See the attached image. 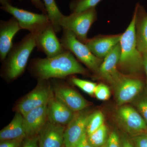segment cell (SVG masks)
Listing matches in <instances>:
<instances>
[{
  "instance_id": "obj_31",
  "label": "cell",
  "mask_w": 147,
  "mask_h": 147,
  "mask_svg": "<svg viewBox=\"0 0 147 147\" xmlns=\"http://www.w3.org/2000/svg\"><path fill=\"white\" fill-rule=\"evenodd\" d=\"M22 139L6 140L2 141L0 147H20Z\"/></svg>"
},
{
  "instance_id": "obj_15",
  "label": "cell",
  "mask_w": 147,
  "mask_h": 147,
  "mask_svg": "<svg viewBox=\"0 0 147 147\" xmlns=\"http://www.w3.org/2000/svg\"><path fill=\"white\" fill-rule=\"evenodd\" d=\"M21 30L18 21L13 17L8 21H0V59L2 62L13 46V37Z\"/></svg>"
},
{
  "instance_id": "obj_18",
  "label": "cell",
  "mask_w": 147,
  "mask_h": 147,
  "mask_svg": "<svg viewBox=\"0 0 147 147\" xmlns=\"http://www.w3.org/2000/svg\"><path fill=\"white\" fill-rule=\"evenodd\" d=\"M24 118V129L27 137L34 136L41 130L47 122V105L31 110Z\"/></svg>"
},
{
  "instance_id": "obj_34",
  "label": "cell",
  "mask_w": 147,
  "mask_h": 147,
  "mask_svg": "<svg viewBox=\"0 0 147 147\" xmlns=\"http://www.w3.org/2000/svg\"><path fill=\"white\" fill-rule=\"evenodd\" d=\"M121 142L122 147H135L131 142L126 137H122Z\"/></svg>"
},
{
  "instance_id": "obj_2",
  "label": "cell",
  "mask_w": 147,
  "mask_h": 147,
  "mask_svg": "<svg viewBox=\"0 0 147 147\" xmlns=\"http://www.w3.org/2000/svg\"><path fill=\"white\" fill-rule=\"evenodd\" d=\"M136 10L127 28L122 34L120 55L118 68L126 76L135 77L142 73L144 68L143 55L138 50L136 37Z\"/></svg>"
},
{
  "instance_id": "obj_17",
  "label": "cell",
  "mask_w": 147,
  "mask_h": 147,
  "mask_svg": "<svg viewBox=\"0 0 147 147\" xmlns=\"http://www.w3.org/2000/svg\"><path fill=\"white\" fill-rule=\"evenodd\" d=\"M47 111L48 120L64 126L69 123L75 113L52 94L47 104Z\"/></svg>"
},
{
  "instance_id": "obj_5",
  "label": "cell",
  "mask_w": 147,
  "mask_h": 147,
  "mask_svg": "<svg viewBox=\"0 0 147 147\" xmlns=\"http://www.w3.org/2000/svg\"><path fill=\"white\" fill-rule=\"evenodd\" d=\"M96 18L97 13L95 8L71 13L69 16H64L61 21V26L63 29L73 33L77 39L85 43L88 39V32Z\"/></svg>"
},
{
  "instance_id": "obj_7",
  "label": "cell",
  "mask_w": 147,
  "mask_h": 147,
  "mask_svg": "<svg viewBox=\"0 0 147 147\" xmlns=\"http://www.w3.org/2000/svg\"><path fill=\"white\" fill-rule=\"evenodd\" d=\"M47 80H39L36 87L18 103V112L24 117L31 110L47 105L52 96Z\"/></svg>"
},
{
  "instance_id": "obj_10",
  "label": "cell",
  "mask_w": 147,
  "mask_h": 147,
  "mask_svg": "<svg viewBox=\"0 0 147 147\" xmlns=\"http://www.w3.org/2000/svg\"><path fill=\"white\" fill-rule=\"evenodd\" d=\"M90 115L84 110L74 113L73 118L65 130V147H75L84 134L86 133L87 121Z\"/></svg>"
},
{
  "instance_id": "obj_1",
  "label": "cell",
  "mask_w": 147,
  "mask_h": 147,
  "mask_svg": "<svg viewBox=\"0 0 147 147\" xmlns=\"http://www.w3.org/2000/svg\"><path fill=\"white\" fill-rule=\"evenodd\" d=\"M30 69L33 75L39 80L63 79L74 74H87L86 69L67 50L53 57L32 59Z\"/></svg>"
},
{
  "instance_id": "obj_4",
  "label": "cell",
  "mask_w": 147,
  "mask_h": 147,
  "mask_svg": "<svg viewBox=\"0 0 147 147\" xmlns=\"http://www.w3.org/2000/svg\"><path fill=\"white\" fill-rule=\"evenodd\" d=\"M60 40L65 50L71 52L75 57L93 72L97 73L103 59L95 56L85 43L80 41L73 33L63 29Z\"/></svg>"
},
{
  "instance_id": "obj_27",
  "label": "cell",
  "mask_w": 147,
  "mask_h": 147,
  "mask_svg": "<svg viewBox=\"0 0 147 147\" xmlns=\"http://www.w3.org/2000/svg\"><path fill=\"white\" fill-rule=\"evenodd\" d=\"M137 107L147 124V94H145L138 100Z\"/></svg>"
},
{
  "instance_id": "obj_21",
  "label": "cell",
  "mask_w": 147,
  "mask_h": 147,
  "mask_svg": "<svg viewBox=\"0 0 147 147\" xmlns=\"http://www.w3.org/2000/svg\"><path fill=\"white\" fill-rule=\"evenodd\" d=\"M47 16L56 33L63 29L61 23L64 15L58 8L55 0H43Z\"/></svg>"
},
{
  "instance_id": "obj_22",
  "label": "cell",
  "mask_w": 147,
  "mask_h": 147,
  "mask_svg": "<svg viewBox=\"0 0 147 147\" xmlns=\"http://www.w3.org/2000/svg\"><path fill=\"white\" fill-rule=\"evenodd\" d=\"M108 137V128L104 124L96 131L88 135V139L93 147H104Z\"/></svg>"
},
{
  "instance_id": "obj_26",
  "label": "cell",
  "mask_w": 147,
  "mask_h": 147,
  "mask_svg": "<svg viewBox=\"0 0 147 147\" xmlns=\"http://www.w3.org/2000/svg\"><path fill=\"white\" fill-rule=\"evenodd\" d=\"M110 88L107 85L103 84L97 85L94 94L98 99L100 100H108L110 97Z\"/></svg>"
},
{
  "instance_id": "obj_9",
  "label": "cell",
  "mask_w": 147,
  "mask_h": 147,
  "mask_svg": "<svg viewBox=\"0 0 147 147\" xmlns=\"http://www.w3.org/2000/svg\"><path fill=\"white\" fill-rule=\"evenodd\" d=\"M120 55V43L103 59L97 73L100 78L115 86L123 75L118 68Z\"/></svg>"
},
{
  "instance_id": "obj_20",
  "label": "cell",
  "mask_w": 147,
  "mask_h": 147,
  "mask_svg": "<svg viewBox=\"0 0 147 147\" xmlns=\"http://www.w3.org/2000/svg\"><path fill=\"white\" fill-rule=\"evenodd\" d=\"M136 40L138 50L142 55L147 53V13L140 14L138 11V6L136 7Z\"/></svg>"
},
{
  "instance_id": "obj_35",
  "label": "cell",
  "mask_w": 147,
  "mask_h": 147,
  "mask_svg": "<svg viewBox=\"0 0 147 147\" xmlns=\"http://www.w3.org/2000/svg\"><path fill=\"white\" fill-rule=\"evenodd\" d=\"M143 58H144V70L146 72V84L147 86V56L143 55Z\"/></svg>"
},
{
  "instance_id": "obj_30",
  "label": "cell",
  "mask_w": 147,
  "mask_h": 147,
  "mask_svg": "<svg viewBox=\"0 0 147 147\" xmlns=\"http://www.w3.org/2000/svg\"><path fill=\"white\" fill-rule=\"evenodd\" d=\"M28 137L25 140L22 147H38L39 137L35 136Z\"/></svg>"
},
{
  "instance_id": "obj_13",
  "label": "cell",
  "mask_w": 147,
  "mask_h": 147,
  "mask_svg": "<svg viewBox=\"0 0 147 147\" xmlns=\"http://www.w3.org/2000/svg\"><path fill=\"white\" fill-rule=\"evenodd\" d=\"M118 117L129 133L137 134L147 132V124L139 112L132 107L122 105L119 109Z\"/></svg>"
},
{
  "instance_id": "obj_23",
  "label": "cell",
  "mask_w": 147,
  "mask_h": 147,
  "mask_svg": "<svg viewBox=\"0 0 147 147\" xmlns=\"http://www.w3.org/2000/svg\"><path fill=\"white\" fill-rule=\"evenodd\" d=\"M104 115L100 111L90 114L86 128L87 135H90L100 128L104 124Z\"/></svg>"
},
{
  "instance_id": "obj_36",
  "label": "cell",
  "mask_w": 147,
  "mask_h": 147,
  "mask_svg": "<svg viewBox=\"0 0 147 147\" xmlns=\"http://www.w3.org/2000/svg\"><path fill=\"white\" fill-rule=\"evenodd\" d=\"M1 1V3L3 5H5L6 4H11L10 0H0Z\"/></svg>"
},
{
  "instance_id": "obj_14",
  "label": "cell",
  "mask_w": 147,
  "mask_h": 147,
  "mask_svg": "<svg viewBox=\"0 0 147 147\" xmlns=\"http://www.w3.org/2000/svg\"><path fill=\"white\" fill-rule=\"evenodd\" d=\"M121 35L97 36L88 38L85 44L95 56L103 59L120 43Z\"/></svg>"
},
{
  "instance_id": "obj_6",
  "label": "cell",
  "mask_w": 147,
  "mask_h": 147,
  "mask_svg": "<svg viewBox=\"0 0 147 147\" xmlns=\"http://www.w3.org/2000/svg\"><path fill=\"white\" fill-rule=\"evenodd\" d=\"M1 8L10 13L18 21L21 30H27L34 35L38 34L51 24L47 15L38 14L6 4Z\"/></svg>"
},
{
  "instance_id": "obj_37",
  "label": "cell",
  "mask_w": 147,
  "mask_h": 147,
  "mask_svg": "<svg viewBox=\"0 0 147 147\" xmlns=\"http://www.w3.org/2000/svg\"><path fill=\"white\" fill-rule=\"evenodd\" d=\"M144 55V56H147V53L146 54V55Z\"/></svg>"
},
{
  "instance_id": "obj_12",
  "label": "cell",
  "mask_w": 147,
  "mask_h": 147,
  "mask_svg": "<svg viewBox=\"0 0 147 147\" xmlns=\"http://www.w3.org/2000/svg\"><path fill=\"white\" fill-rule=\"evenodd\" d=\"M55 96L74 113L84 110L88 106L84 98L64 83L55 80L53 83Z\"/></svg>"
},
{
  "instance_id": "obj_29",
  "label": "cell",
  "mask_w": 147,
  "mask_h": 147,
  "mask_svg": "<svg viewBox=\"0 0 147 147\" xmlns=\"http://www.w3.org/2000/svg\"><path fill=\"white\" fill-rule=\"evenodd\" d=\"M136 147H147V132L137 134L134 138Z\"/></svg>"
},
{
  "instance_id": "obj_28",
  "label": "cell",
  "mask_w": 147,
  "mask_h": 147,
  "mask_svg": "<svg viewBox=\"0 0 147 147\" xmlns=\"http://www.w3.org/2000/svg\"><path fill=\"white\" fill-rule=\"evenodd\" d=\"M104 147H122L118 134L115 131L111 132Z\"/></svg>"
},
{
  "instance_id": "obj_8",
  "label": "cell",
  "mask_w": 147,
  "mask_h": 147,
  "mask_svg": "<svg viewBox=\"0 0 147 147\" xmlns=\"http://www.w3.org/2000/svg\"><path fill=\"white\" fill-rule=\"evenodd\" d=\"M54 28L50 24L42 31L34 35L38 50L45 53L47 57H53L66 50L58 38Z\"/></svg>"
},
{
  "instance_id": "obj_3",
  "label": "cell",
  "mask_w": 147,
  "mask_h": 147,
  "mask_svg": "<svg viewBox=\"0 0 147 147\" xmlns=\"http://www.w3.org/2000/svg\"><path fill=\"white\" fill-rule=\"evenodd\" d=\"M36 47L35 37L30 33L19 42L13 44L3 61L4 77L12 81L21 76L25 71L30 56Z\"/></svg>"
},
{
  "instance_id": "obj_33",
  "label": "cell",
  "mask_w": 147,
  "mask_h": 147,
  "mask_svg": "<svg viewBox=\"0 0 147 147\" xmlns=\"http://www.w3.org/2000/svg\"><path fill=\"white\" fill-rule=\"evenodd\" d=\"M32 3L40 10L42 11V13L47 15V11L45 9V5L40 0H30Z\"/></svg>"
},
{
  "instance_id": "obj_38",
  "label": "cell",
  "mask_w": 147,
  "mask_h": 147,
  "mask_svg": "<svg viewBox=\"0 0 147 147\" xmlns=\"http://www.w3.org/2000/svg\"><path fill=\"white\" fill-rule=\"evenodd\" d=\"M63 147H65L64 146H63Z\"/></svg>"
},
{
  "instance_id": "obj_11",
  "label": "cell",
  "mask_w": 147,
  "mask_h": 147,
  "mask_svg": "<svg viewBox=\"0 0 147 147\" xmlns=\"http://www.w3.org/2000/svg\"><path fill=\"white\" fill-rule=\"evenodd\" d=\"M144 84L136 77L123 75L114 88L116 98L119 105L130 102L142 91Z\"/></svg>"
},
{
  "instance_id": "obj_25",
  "label": "cell",
  "mask_w": 147,
  "mask_h": 147,
  "mask_svg": "<svg viewBox=\"0 0 147 147\" xmlns=\"http://www.w3.org/2000/svg\"><path fill=\"white\" fill-rule=\"evenodd\" d=\"M70 81L74 85L78 87L86 93L92 95L94 94L95 90L97 84L94 82L79 79L75 76H72Z\"/></svg>"
},
{
  "instance_id": "obj_32",
  "label": "cell",
  "mask_w": 147,
  "mask_h": 147,
  "mask_svg": "<svg viewBox=\"0 0 147 147\" xmlns=\"http://www.w3.org/2000/svg\"><path fill=\"white\" fill-rule=\"evenodd\" d=\"M75 147H93L90 144L88 139V135L85 133Z\"/></svg>"
},
{
  "instance_id": "obj_24",
  "label": "cell",
  "mask_w": 147,
  "mask_h": 147,
  "mask_svg": "<svg viewBox=\"0 0 147 147\" xmlns=\"http://www.w3.org/2000/svg\"><path fill=\"white\" fill-rule=\"evenodd\" d=\"M102 0H73L69 5L71 13L83 12L95 7Z\"/></svg>"
},
{
  "instance_id": "obj_16",
  "label": "cell",
  "mask_w": 147,
  "mask_h": 147,
  "mask_svg": "<svg viewBox=\"0 0 147 147\" xmlns=\"http://www.w3.org/2000/svg\"><path fill=\"white\" fill-rule=\"evenodd\" d=\"M65 127L48 120L40 131V147H63Z\"/></svg>"
},
{
  "instance_id": "obj_19",
  "label": "cell",
  "mask_w": 147,
  "mask_h": 147,
  "mask_svg": "<svg viewBox=\"0 0 147 147\" xmlns=\"http://www.w3.org/2000/svg\"><path fill=\"white\" fill-rule=\"evenodd\" d=\"M24 116L19 112L16 113L10 123L1 130V141L22 139L26 137L24 129Z\"/></svg>"
}]
</instances>
